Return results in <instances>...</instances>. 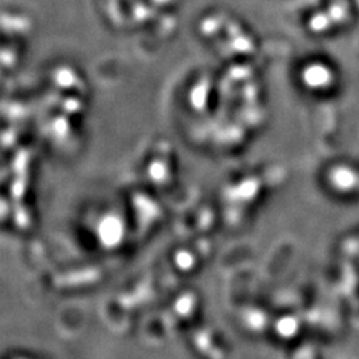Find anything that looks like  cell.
Returning <instances> with one entry per match:
<instances>
[{
    "instance_id": "1",
    "label": "cell",
    "mask_w": 359,
    "mask_h": 359,
    "mask_svg": "<svg viewBox=\"0 0 359 359\" xmlns=\"http://www.w3.org/2000/svg\"><path fill=\"white\" fill-rule=\"evenodd\" d=\"M359 0H331L311 15L307 28L314 34H326L347 23L358 10Z\"/></svg>"
},
{
    "instance_id": "2",
    "label": "cell",
    "mask_w": 359,
    "mask_h": 359,
    "mask_svg": "<svg viewBox=\"0 0 359 359\" xmlns=\"http://www.w3.org/2000/svg\"><path fill=\"white\" fill-rule=\"evenodd\" d=\"M304 81L309 88L326 90L331 87L334 81V76L329 67L323 64H314L306 68L304 72Z\"/></svg>"
}]
</instances>
